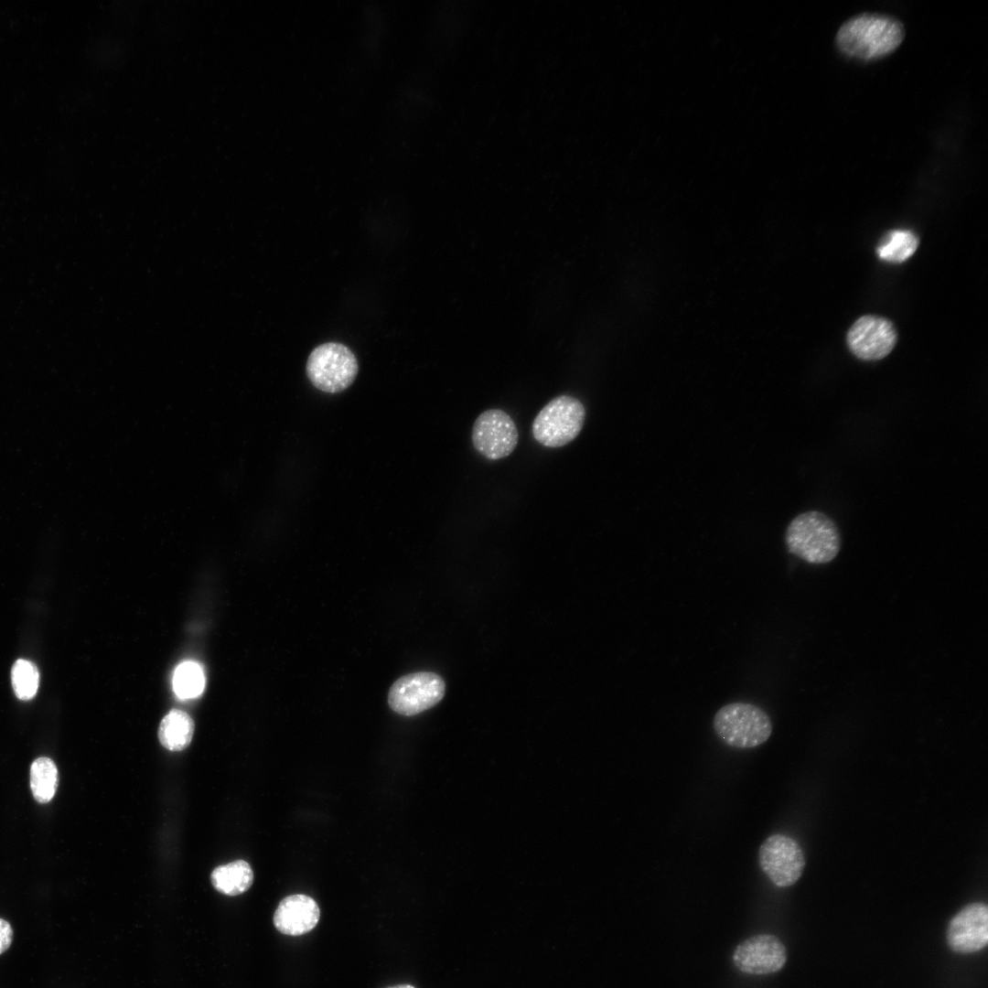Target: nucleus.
Wrapping results in <instances>:
<instances>
[{
  "instance_id": "1",
  "label": "nucleus",
  "mask_w": 988,
  "mask_h": 988,
  "mask_svg": "<svg viewBox=\"0 0 988 988\" xmlns=\"http://www.w3.org/2000/svg\"><path fill=\"white\" fill-rule=\"evenodd\" d=\"M904 37V27L897 19L885 15L863 14L842 25L836 35V44L849 58L871 60L893 52Z\"/></svg>"
},
{
  "instance_id": "2",
  "label": "nucleus",
  "mask_w": 988,
  "mask_h": 988,
  "mask_svg": "<svg viewBox=\"0 0 988 988\" xmlns=\"http://www.w3.org/2000/svg\"><path fill=\"white\" fill-rule=\"evenodd\" d=\"M785 542L789 553L809 564L832 561L841 548V537L834 521L820 511H807L789 524Z\"/></svg>"
},
{
  "instance_id": "3",
  "label": "nucleus",
  "mask_w": 988,
  "mask_h": 988,
  "mask_svg": "<svg viewBox=\"0 0 988 988\" xmlns=\"http://www.w3.org/2000/svg\"><path fill=\"white\" fill-rule=\"evenodd\" d=\"M713 726L724 743L742 749L764 744L772 732L768 714L755 704L743 702L721 707L714 714Z\"/></svg>"
},
{
  "instance_id": "4",
  "label": "nucleus",
  "mask_w": 988,
  "mask_h": 988,
  "mask_svg": "<svg viewBox=\"0 0 988 988\" xmlns=\"http://www.w3.org/2000/svg\"><path fill=\"white\" fill-rule=\"evenodd\" d=\"M585 409L577 398L559 395L547 403L535 416L532 432L540 445L557 448L575 439L583 429Z\"/></svg>"
},
{
  "instance_id": "5",
  "label": "nucleus",
  "mask_w": 988,
  "mask_h": 988,
  "mask_svg": "<svg viewBox=\"0 0 988 988\" xmlns=\"http://www.w3.org/2000/svg\"><path fill=\"white\" fill-rule=\"evenodd\" d=\"M311 383L319 391L336 393L349 388L357 377L355 354L344 344L328 342L315 348L306 367Z\"/></svg>"
},
{
  "instance_id": "6",
  "label": "nucleus",
  "mask_w": 988,
  "mask_h": 988,
  "mask_svg": "<svg viewBox=\"0 0 988 988\" xmlns=\"http://www.w3.org/2000/svg\"><path fill=\"white\" fill-rule=\"evenodd\" d=\"M443 678L430 671H419L397 679L388 693L391 709L402 715L418 714L438 703L444 697Z\"/></svg>"
},
{
  "instance_id": "7",
  "label": "nucleus",
  "mask_w": 988,
  "mask_h": 988,
  "mask_svg": "<svg viewBox=\"0 0 988 988\" xmlns=\"http://www.w3.org/2000/svg\"><path fill=\"white\" fill-rule=\"evenodd\" d=\"M758 864L773 885L788 887L800 878L805 857L800 845L793 838L776 833L768 836L759 846Z\"/></svg>"
},
{
  "instance_id": "8",
  "label": "nucleus",
  "mask_w": 988,
  "mask_h": 988,
  "mask_svg": "<svg viewBox=\"0 0 988 988\" xmlns=\"http://www.w3.org/2000/svg\"><path fill=\"white\" fill-rule=\"evenodd\" d=\"M471 439L474 448L489 460L510 456L519 441L518 428L512 418L501 409H489L475 420Z\"/></svg>"
},
{
  "instance_id": "9",
  "label": "nucleus",
  "mask_w": 988,
  "mask_h": 988,
  "mask_svg": "<svg viewBox=\"0 0 988 988\" xmlns=\"http://www.w3.org/2000/svg\"><path fill=\"white\" fill-rule=\"evenodd\" d=\"M897 331L886 318L867 315L858 318L847 333L850 350L864 360H877L887 356L897 342Z\"/></svg>"
},
{
  "instance_id": "10",
  "label": "nucleus",
  "mask_w": 988,
  "mask_h": 988,
  "mask_svg": "<svg viewBox=\"0 0 988 988\" xmlns=\"http://www.w3.org/2000/svg\"><path fill=\"white\" fill-rule=\"evenodd\" d=\"M735 965L749 974H768L779 971L787 961L782 942L775 936L763 934L739 943L733 955Z\"/></svg>"
},
{
  "instance_id": "11",
  "label": "nucleus",
  "mask_w": 988,
  "mask_h": 988,
  "mask_svg": "<svg viewBox=\"0 0 988 988\" xmlns=\"http://www.w3.org/2000/svg\"><path fill=\"white\" fill-rule=\"evenodd\" d=\"M950 948L960 953L983 949L988 941V907L974 902L961 908L950 921L947 929Z\"/></svg>"
},
{
  "instance_id": "12",
  "label": "nucleus",
  "mask_w": 988,
  "mask_h": 988,
  "mask_svg": "<svg viewBox=\"0 0 988 988\" xmlns=\"http://www.w3.org/2000/svg\"><path fill=\"white\" fill-rule=\"evenodd\" d=\"M320 910L309 896L295 894L281 900L274 914L275 929L287 936H301L311 931L318 923Z\"/></svg>"
},
{
  "instance_id": "13",
  "label": "nucleus",
  "mask_w": 988,
  "mask_h": 988,
  "mask_svg": "<svg viewBox=\"0 0 988 988\" xmlns=\"http://www.w3.org/2000/svg\"><path fill=\"white\" fill-rule=\"evenodd\" d=\"M194 729V722L186 712L173 709L159 725L158 739L169 751H181L190 744Z\"/></svg>"
},
{
  "instance_id": "14",
  "label": "nucleus",
  "mask_w": 988,
  "mask_h": 988,
  "mask_svg": "<svg viewBox=\"0 0 988 988\" xmlns=\"http://www.w3.org/2000/svg\"><path fill=\"white\" fill-rule=\"evenodd\" d=\"M213 887L227 896H238L247 891L253 882V872L244 860H236L216 867L210 875Z\"/></svg>"
},
{
  "instance_id": "15",
  "label": "nucleus",
  "mask_w": 988,
  "mask_h": 988,
  "mask_svg": "<svg viewBox=\"0 0 988 988\" xmlns=\"http://www.w3.org/2000/svg\"><path fill=\"white\" fill-rule=\"evenodd\" d=\"M918 237L908 230H894L887 232L876 248L880 259L891 263H902L916 252Z\"/></svg>"
},
{
  "instance_id": "16",
  "label": "nucleus",
  "mask_w": 988,
  "mask_h": 988,
  "mask_svg": "<svg viewBox=\"0 0 988 988\" xmlns=\"http://www.w3.org/2000/svg\"><path fill=\"white\" fill-rule=\"evenodd\" d=\"M58 786V769L54 761L41 757L35 759L30 767V787L34 799L39 803H48L55 795Z\"/></svg>"
},
{
  "instance_id": "17",
  "label": "nucleus",
  "mask_w": 988,
  "mask_h": 988,
  "mask_svg": "<svg viewBox=\"0 0 988 988\" xmlns=\"http://www.w3.org/2000/svg\"><path fill=\"white\" fill-rule=\"evenodd\" d=\"M173 686L180 698L199 696L205 686V677L201 667L193 661L179 664L174 673Z\"/></svg>"
},
{
  "instance_id": "18",
  "label": "nucleus",
  "mask_w": 988,
  "mask_h": 988,
  "mask_svg": "<svg viewBox=\"0 0 988 988\" xmlns=\"http://www.w3.org/2000/svg\"><path fill=\"white\" fill-rule=\"evenodd\" d=\"M14 692L21 700H30L37 693L39 675L37 667L27 660H17L11 672Z\"/></svg>"
},
{
  "instance_id": "19",
  "label": "nucleus",
  "mask_w": 988,
  "mask_h": 988,
  "mask_svg": "<svg viewBox=\"0 0 988 988\" xmlns=\"http://www.w3.org/2000/svg\"><path fill=\"white\" fill-rule=\"evenodd\" d=\"M13 936V929L9 922L0 918V954L10 947Z\"/></svg>"
},
{
  "instance_id": "20",
  "label": "nucleus",
  "mask_w": 988,
  "mask_h": 988,
  "mask_svg": "<svg viewBox=\"0 0 988 988\" xmlns=\"http://www.w3.org/2000/svg\"><path fill=\"white\" fill-rule=\"evenodd\" d=\"M388 988H415V987L413 986V985H410V984H399V985L391 986V987H388Z\"/></svg>"
}]
</instances>
